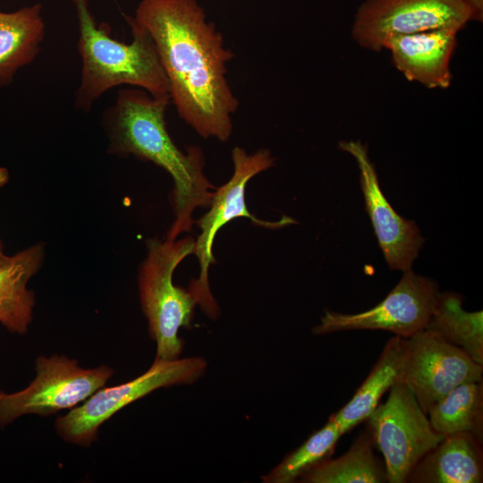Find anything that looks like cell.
Instances as JSON below:
<instances>
[{"label": "cell", "mask_w": 483, "mask_h": 483, "mask_svg": "<svg viewBox=\"0 0 483 483\" xmlns=\"http://www.w3.org/2000/svg\"><path fill=\"white\" fill-rule=\"evenodd\" d=\"M433 429L445 436L467 432L483 440L482 381L459 385L428 411Z\"/></svg>", "instance_id": "ffe728a7"}, {"label": "cell", "mask_w": 483, "mask_h": 483, "mask_svg": "<svg viewBox=\"0 0 483 483\" xmlns=\"http://www.w3.org/2000/svg\"><path fill=\"white\" fill-rule=\"evenodd\" d=\"M170 97H155L141 89H123L117 92L114 105L105 110L102 125L108 139L107 152L132 155L154 163L173 178V207L175 219L167 240H176L190 232L197 208L210 205L216 188L206 177L205 157L200 148L191 146L184 153L170 137L165 112Z\"/></svg>", "instance_id": "7a4b0ae2"}, {"label": "cell", "mask_w": 483, "mask_h": 483, "mask_svg": "<svg viewBox=\"0 0 483 483\" xmlns=\"http://www.w3.org/2000/svg\"><path fill=\"white\" fill-rule=\"evenodd\" d=\"M44 37L41 4L0 12V86L12 83L18 71L35 60Z\"/></svg>", "instance_id": "e0dca14e"}, {"label": "cell", "mask_w": 483, "mask_h": 483, "mask_svg": "<svg viewBox=\"0 0 483 483\" xmlns=\"http://www.w3.org/2000/svg\"><path fill=\"white\" fill-rule=\"evenodd\" d=\"M404 340L403 383L426 414L459 385L482 381L483 365L435 334L422 329Z\"/></svg>", "instance_id": "8fae6325"}, {"label": "cell", "mask_w": 483, "mask_h": 483, "mask_svg": "<svg viewBox=\"0 0 483 483\" xmlns=\"http://www.w3.org/2000/svg\"><path fill=\"white\" fill-rule=\"evenodd\" d=\"M233 172L231 178L221 187L216 189L209 205V210L203 215L197 225L200 230L195 241L194 254L199 265L197 279L190 282L188 290L195 298L197 304L210 318L220 315V309L211 293L208 283V270L215 263L213 244L217 232L231 220L247 217L255 225L268 229H277L294 223L293 219L283 216L277 221H266L250 214L245 202V188L249 181L258 174L273 166L274 157L267 148H260L252 154L240 147L232 150Z\"/></svg>", "instance_id": "5b68a950"}, {"label": "cell", "mask_w": 483, "mask_h": 483, "mask_svg": "<svg viewBox=\"0 0 483 483\" xmlns=\"http://www.w3.org/2000/svg\"><path fill=\"white\" fill-rule=\"evenodd\" d=\"M9 180V173L6 168L0 167V188H2ZM7 255H5L4 251V246L0 240V262L5 258Z\"/></svg>", "instance_id": "603a6c76"}, {"label": "cell", "mask_w": 483, "mask_h": 483, "mask_svg": "<svg viewBox=\"0 0 483 483\" xmlns=\"http://www.w3.org/2000/svg\"><path fill=\"white\" fill-rule=\"evenodd\" d=\"M368 428L384 457L388 483H404L417 462L445 436L433 429L411 388L389 390L386 402L370 413Z\"/></svg>", "instance_id": "ba28073f"}, {"label": "cell", "mask_w": 483, "mask_h": 483, "mask_svg": "<svg viewBox=\"0 0 483 483\" xmlns=\"http://www.w3.org/2000/svg\"><path fill=\"white\" fill-rule=\"evenodd\" d=\"M482 442L467 432L445 436L413 467L410 483H481Z\"/></svg>", "instance_id": "5bb4252c"}, {"label": "cell", "mask_w": 483, "mask_h": 483, "mask_svg": "<svg viewBox=\"0 0 483 483\" xmlns=\"http://www.w3.org/2000/svg\"><path fill=\"white\" fill-rule=\"evenodd\" d=\"M375 442L367 427L348 451L316 464L300 479L302 483H383L387 482L385 463L374 453Z\"/></svg>", "instance_id": "ac0fdd59"}, {"label": "cell", "mask_w": 483, "mask_h": 483, "mask_svg": "<svg viewBox=\"0 0 483 483\" xmlns=\"http://www.w3.org/2000/svg\"><path fill=\"white\" fill-rule=\"evenodd\" d=\"M458 31L426 30L388 37L383 47L390 50L394 66L411 81L429 89H446L451 83L450 60Z\"/></svg>", "instance_id": "4fadbf2b"}, {"label": "cell", "mask_w": 483, "mask_h": 483, "mask_svg": "<svg viewBox=\"0 0 483 483\" xmlns=\"http://www.w3.org/2000/svg\"><path fill=\"white\" fill-rule=\"evenodd\" d=\"M439 293L435 281L411 269L403 272L394 288L372 309L355 314L326 310L312 332L326 335L348 330H385L406 339L426 327Z\"/></svg>", "instance_id": "9c48e42d"}, {"label": "cell", "mask_w": 483, "mask_h": 483, "mask_svg": "<svg viewBox=\"0 0 483 483\" xmlns=\"http://www.w3.org/2000/svg\"><path fill=\"white\" fill-rule=\"evenodd\" d=\"M339 148L357 162L366 210L387 265L392 270H411L424 242L419 229L415 222L401 216L383 194L366 147L351 140L340 141Z\"/></svg>", "instance_id": "7c38bea8"}, {"label": "cell", "mask_w": 483, "mask_h": 483, "mask_svg": "<svg viewBox=\"0 0 483 483\" xmlns=\"http://www.w3.org/2000/svg\"><path fill=\"white\" fill-rule=\"evenodd\" d=\"M134 21L152 38L179 116L203 138L227 141L239 102L226 78L233 53L196 0H141Z\"/></svg>", "instance_id": "6da1fadb"}, {"label": "cell", "mask_w": 483, "mask_h": 483, "mask_svg": "<svg viewBox=\"0 0 483 483\" xmlns=\"http://www.w3.org/2000/svg\"><path fill=\"white\" fill-rule=\"evenodd\" d=\"M471 20L462 0H367L357 11L352 31L360 46L379 51L390 36L438 29L459 31Z\"/></svg>", "instance_id": "30bf717a"}, {"label": "cell", "mask_w": 483, "mask_h": 483, "mask_svg": "<svg viewBox=\"0 0 483 483\" xmlns=\"http://www.w3.org/2000/svg\"><path fill=\"white\" fill-rule=\"evenodd\" d=\"M453 344L483 365V312L462 308L456 292H440L435 310L424 328Z\"/></svg>", "instance_id": "d6986e66"}, {"label": "cell", "mask_w": 483, "mask_h": 483, "mask_svg": "<svg viewBox=\"0 0 483 483\" xmlns=\"http://www.w3.org/2000/svg\"><path fill=\"white\" fill-rule=\"evenodd\" d=\"M44 246L36 243L0 262V323L9 332L24 335L32 322L34 292L28 283L39 270Z\"/></svg>", "instance_id": "9a60e30c"}, {"label": "cell", "mask_w": 483, "mask_h": 483, "mask_svg": "<svg viewBox=\"0 0 483 483\" xmlns=\"http://www.w3.org/2000/svg\"><path fill=\"white\" fill-rule=\"evenodd\" d=\"M35 370L27 387L0 397L2 428L24 415L47 417L72 410L105 386L114 374L106 365L84 369L76 360L56 354L38 357Z\"/></svg>", "instance_id": "52a82bcc"}, {"label": "cell", "mask_w": 483, "mask_h": 483, "mask_svg": "<svg viewBox=\"0 0 483 483\" xmlns=\"http://www.w3.org/2000/svg\"><path fill=\"white\" fill-rule=\"evenodd\" d=\"M71 1L78 18L77 48L81 59L74 96L78 111L90 112L104 93L121 85L144 89L155 97H169L168 80L156 46L144 28L127 16L132 40L129 44L119 41L110 36L106 25L97 24L89 0Z\"/></svg>", "instance_id": "3957f363"}, {"label": "cell", "mask_w": 483, "mask_h": 483, "mask_svg": "<svg viewBox=\"0 0 483 483\" xmlns=\"http://www.w3.org/2000/svg\"><path fill=\"white\" fill-rule=\"evenodd\" d=\"M206 369L207 361L199 357L155 359L142 375L121 385L101 387L57 418L55 430L65 442L89 446L97 440L101 425L125 406L162 387L193 384Z\"/></svg>", "instance_id": "8992f818"}, {"label": "cell", "mask_w": 483, "mask_h": 483, "mask_svg": "<svg viewBox=\"0 0 483 483\" xmlns=\"http://www.w3.org/2000/svg\"><path fill=\"white\" fill-rule=\"evenodd\" d=\"M405 340L394 335L352 399L332 417L342 435L366 420L386 391L403 382Z\"/></svg>", "instance_id": "2e32d148"}, {"label": "cell", "mask_w": 483, "mask_h": 483, "mask_svg": "<svg viewBox=\"0 0 483 483\" xmlns=\"http://www.w3.org/2000/svg\"><path fill=\"white\" fill-rule=\"evenodd\" d=\"M3 394H4V392L0 391V397L2 396Z\"/></svg>", "instance_id": "cb8c5ba5"}, {"label": "cell", "mask_w": 483, "mask_h": 483, "mask_svg": "<svg viewBox=\"0 0 483 483\" xmlns=\"http://www.w3.org/2000/svg\"><path fill=\"white\" fill-rule=\"evenodd\" d=\"M148 253L138 275L140 301L148 320V332L157 344L155 359L180 357L183 341L181 327L190 328L197 301L189 290L176 286L173 275L177 266L194 252L195 240L147 242Z\"/></svg>", "instance_id": "277c9868"}, {"label": "cell", "mask_w": 483, "mask_h": 483, "mask_svg": "<svg viewBox=\"0 0 483 483\" xmlns=\"http://www.w3.org/2000/svg\"><path fill=\"white\" fill-rule=\"evenodd\" d=\"M472 13L473 20H481L483 13V0H462Z\"/></svg>", "instance_id": "7402d4cb"}, {"label": "cell", "mask_w": 483, "mask_h": 483, "mask_svg": "<svg viewBox=\"0 0 483 483\" xmlns=\"http://www.w3.org/2000/svg\"><path fill=\"white\" fill-rule=\"evenodd\" d=\"M340 428L332 416L297 449L290 453L271 471L262 477L265 483L296 482L318 462L331 457L338 439Z\"/></svg>", "instance_id": "44dd1931"}]
</instances>
